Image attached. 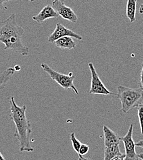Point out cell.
Here are the masks:
<instances>
[{
	"mask_svg": "<svg viewBox=\"0 0 143 160\" xmlns=\"http://www.w3.org/2000/svg\"><path fill=\"white\" fill-rule=\"evenodd\" d=\"M9 119L14 122L15 125L16 132L14 136L19 142V150L21 152H33L34 149L30 142L32 129L31 123L26 116L27 107L18 105L13 96L9 99Z\"/></svg>",
	"mask_w": 143,
	"mask_h": 160,
	"instance_id": "6da1fadb",
	"label": "cell"
},
{
	"mask_svg": "<svg viewBox=\"0 0 143 160\" xmlns=\"http://www.w3.org/2000/svg\"><path fill=\"white\" fill-rule=\"evenodd\" d=\"M23 35L24 30L18 24L16 14H13L0 22V42L4 44V49L13 50L24 56H28L29 48L22 41Z\"/></svg>",
	"mask_w": 143,
	"mask_h": 160,
	"instance_id": "7a4b0ae2",
	"label": "cell"
},
{
	"mask_svg": "<svg viewBox=\"0 0 143 160\" xmlns=\"http://www.w3.org/2000/svg\"><path fill=\"white\" fill-rule=\"evenodd\" d=\"M117 90L116 95L120 100L123 113H127L131 109L143 104V89L141 88L132 89L120 85L117 86Z\"/></svg>",
	"mask_w": 143,
	"mask_h": 160,
	"instance_id": "3957f363",
	"label": "cell"
},
{
	"mask_svg": "<svg viewBox=\"0 0 143 160\" xmlns=\"http://www.w3.org/2000/svg\"><path fill=\"white\" fill-rule=\"evenodd\" d=\"M41 67L43 70L48 73L51 78L56 82L62 88L65 89H71L76 94H79L77 89L74 84L75 77L73 75L72 72H70L68 75L62 74L54 70L46 63H41Z\"/></svg>",
	"mask_w": 143,
	"mask_h": 160,
	"instance_id": "277c9868",
	"label": "cell"
},
{
	"mask_svg": "<svg viewBox=\"0 0 143 160\" xmlns=\"http://www.w3.org/2000/svg\"><path fill=\"white\" fill-rule=\"evenodd\" d=\"M89 69L91 72V88L89 91L90 94L93 95H116L114 93L111 92L107 88L104 86L102 81L100 79L93 63L90 62L88 63Z\"/></svg>",
	"mask_w": 143,
	"mask_h": 160,
	"instance_id": "5b68a950",
	"label": "cell"
},
{
	"mask_svg": "<svg viewBox=\"0 0 143 160\" xmlns=\"http://www.w3.org/2000/svg\"><path fill=\"white\" fill-rule=\"evenodd\" d=\"M133 123H131L126 135L123 138H120V139L123 143L125 150V158L124 160H138V154L135 150V142L133 138Z\"/></svg>",
	"mask_w": 143,
	"mask_h": 160,
	"instance_id": "8992f818",
	"label": "cell"
},
{
	"mask_svg": "<svg viewBox=\"0 0 143 160\" xmlns=\"http://www.w3.org/2000/svg\"><path fill=\"white\" fill-rule=\"evenodd\" d=\"M52 6L62 19L69 20L72 23H76L78 21L77 15L70 7L67 6L61 0H54Z\"/></svg>",
	"mask_w": 143,
	"mask_h": 160,
	"instance_id": "52a82bcc",
	"label": "cell"
},
{
	"mask_svg": "<svg viewBox=\"0 0 143 160\" xmlns=\"http://www.w3.org/2000/svg\"><path fill=\"white\" fill-rule=\"evenodd\" d=\"M69 36L72 38H74L75 39L78 40H83V37L79 34L75 33L72 30L67 28L62 24L60 23H58L56 24V28L53 32L49 36L48 41L50 43H54L55 41H56L62 37Z\"/></svg>",
	"mask_w": 143,
	"mask_h": 160,
	"instance_id": "ba28073f",
	"label": "cell"
},
{
	"mask_svg": "<svg viewBox=\"0 0 143 160\" xmlns=\"http://www.w3.org/2000/svg\"><path fill=\"white\" fill-rule=\"evenodd\" d=\"M59 16V14L52 6L46 5L41 9V11L37 15L33 16L32 19L38 23H42L45 20L52 18H57Z\"/></svg>",
	"mask_w": 143,
	"mask_h": 160,
	"instance_id": "9c48e42d",
	"label": "cell"
},
{
	"mask_svg": "<svg viewBox=\"0 0 143 160\" xmlns=\"http://www.w3.org/2000/svg\"><path fill=\"white\" fill-rule=\"evenodd\" d=\"M104 155V160H124L125 158V154L120 150L119 144L105 147Z\"/></svg>",
	"mask_w": 143,
	"mask_h": 160,
	"instance_id": "30bf717a",
	"label": "cell"
},
{
	"mask_svg": "<svg viewBox=\"0 0 143 160\" xmlns=\"http://www.w3.org/2000/svg\"><path fill=\"white\" fill-rule=\"evenodd\" d=\"M103 133L105 147L120 143L121 139L119 135L105 125L103 126Z\"/></svg>",
	"mask_w": 143,
	"mask_h": 160,
	"instance_id": "8fae6325",
	"label": "cell"
},
{
	"mask_svg": "<svg viewBox=\"0 0 143 160\" xmlns=\"http://www.w3.org/2000/svg\"><path fill=\"white\" fill-rule=\"evenodd\" d=\"M55 46L61 49H75L76 42L74 41L72 37L66 36L55 41L54 42Z\"/></svg>",
	"mask_w": 143,
	"mask_h": 160,
	"instance_id": "7c38bea8",
	"label": "cell"
},
{
	"mask_svg": "<svg viewBox=\"0 0 143 160\" xmlns=\"http://www.w3.org/2000/svg\"><path fill=\"white\" fill-rule=\"evenodd\" d=\"M15 72L14 68L9 67L0 73V92L4 89L8 81L14 75Z\"/></svg>",
	"mask_w": 143,
	"mask_h": 160,
	"instance_id": "4fadbf2b",
	"label": "cell"
},
{
	"mask_svg": "<svg viewBox=\"0 0 143 160\" xmlns=\"http://www.w3.org/2000/svg\"><path fill=\"white\" fill-rule=\"evenodd\" d=\"M137 0H127L126 3V16L130 22L136 21Z\"/></svg>",
	"mask_w": 143,
	"mask_h": 160,
	"instance_id": "5bb4252c",
	"label": "cell"
},
{
	"mask_svg": "<svg viewBox=\"0 0 143 160\" xmlns=\"http://www.w3.org/2000/svg\"><path fill=\"white\" fill-rule=\"evenodd\" d=\"M70 139L72 142V147L73 149L74 150V151L79 154V148L82 145V143L77 139V138L75 137V134L74 132H72L70 134Z\"/></svg>",
	"mask_w": 143,
	"mask_h": 160,
	"instance_id": "9a60e30c",
	"label": "cell"
},
{
	"mask_svg": "<svg viewBox=\"0 0 143 160\" xmlns=\"http://www.w3.org/2000/svg\"><path fill=\"white\" fill-rule=\"evenodd\" d=\"M89 147L88 145L86 144H82L79 148V160H87L86 158H84L83 156L85 155L86 153H88V152H89Z\"/></svg>",
	"mask_w": 143,
	"mask_h": 160,
	"instance_id": "2e32d148",
	"label": "cell"
},
{
	"mask_svg": "<svg viewBox=\"0 0 143 160\" xmlns=\"http://www.w3.org/2000/svg\"><path fill=\"white\" fill-rule=\"evenodd\" d=\"M138 116L141 128V132L143 135V103L138 107Z\"/></svg>",
	"mask_w": 143,
	"mask_h": 160,
	"instance_id": "e0dca14e",
	"label": "cell"
},
{
	"mask_svg": "<svg viewBox=\"0 0 143 160\" xmlns=\"http://www.w3.org/2000/svg\"><path fill=\"white\" fill-rule=\"evenodd\" d=\"M141 71L140 73V81H139V86L140 88L143 89V62L141 65Z\"/></svg>",
	"mask_w": 143,
	"mask_h": 160,
	"instance_id": "ac0fdd59",
	"label": "cell"
},
{
	"mask_svg": "<svg viewBox=\"0 0 143 160\" xmlns=\"http://www.w3.org/2000/svg\"><path fill=\"white\" fill-rule=\"evenodd\" d=\"M16 1V0H0V11L5 9V7L4 6V3L9 1Z\"/></svg>",
	"mask_w": 143,
	"mask_h": 160,
	"instance_id": "d6986e66",
	"label": "cell"
},
{
	"mask_svg": "<svg viewBox=\"0 0 143 160\" xmlns=\"http://www.w3.org/2000/svg\"><path fill=\"white\" fill-rule=\"evenodd\" d=\"M136 147H141L143 148V140H140L138 141V142L135 143Z\"/></svg>",
	"mask_w": 143,
	"mask_h": 160,
	"instance_id": "ffe728a7",
	"label": "cell"
},
{
	"mask_svg": "<svg viewBox=\"0 0 143 160\" xmlns=\"http://www.w3.org/2000/svg\"><path fill=\"white\" fill-rule=\"evenodd\" d=\"M14 68V69H15V71H16V72H19V71L21 70V67H20L19 65H16Z\"/></svg>",
	"mask_w": 143,
	"mask_h": 160,
	"instance_id": "44dd1931",
	"label": "cell"
},
{
	"mask_svg": "<svg viewBox=\"0 0 143 160\" xmlns=\"http://www.w3.org/2000/svg\"><path fill=\"white\" fill-rule=\"evenodd\" d=\"M140 13L141 14H143V3H142L140 7Z\"/></svg>",
	"mask_w": 143,
	"mask_h": 160,
	"instance_id": "7402d4cb",
	"label": "cell"
},
{
	"mask_svg": "<svg viewBox=\"0 0 143 160\" xmlns=\"http://www.w3.org/2000/svg\"><path fill=\"white\" fill-rule=\"evenodd\" d=\"M138 160H143V153L138 155Z\"/></svg>",
	"mask_w": 143,
	"mask_h": 160,
	"instance_id": "603a6c76",
	"label": "cell"
},
{
	"mask_svg": "<svg viewBox=\"0 0 143 160\" xmlns=\"http://www.w3.org/2000/svg\"><path fill=\"white\" fill-rule=\"evenodd\" d=\"M5 160L4 157H3V155H2V153L0 152V160Z\"/></svg>",
	"mask_w": 143,
	"mask_h": 160,
	"instance_id": "cb8c5ba5",
	"label": "cell"
}]
</instances>
